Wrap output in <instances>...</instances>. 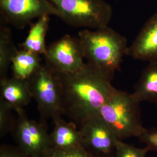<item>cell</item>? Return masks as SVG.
<instances>
[{
  "label": "cell",
  "mask_w": 157,
  "mask_h": 157,
  "mask_svg": "<svg viewBox=\"0 0 157 157\" xmlns=\"http://www.w3.org/2000/svg\"><path fill=\"white\" fill-rule=\"evenodd\" d=\"M59 76L62 115L78 125L98 114L115 89L110 78L87 62L74 73Z\"/></svg>",
  "instance_id": "obj_1"
},
{
  "label": "cell",
  "mask_w": 157,
  "mask_h": 157,
  "mask_svg": "<svg viewBox=\"0 0 157 157\" xmlns=\"http://www.w3.org/2000/svg\"><path fill=\"white\" fill-rule=\"evenodd\" d=\"M84 59L111 80L121 70L128 48L127 40L108 26L78 33Z\"/></svg>",
  "instance_id": "obj_2"
},
{
  "label": "cell",
  "mask_w": 157,
  "mask_h": 157,
  "mask_svg": "<svg viewBox=\"0 0 157 157\" xmlns=\"http://www.w3.org/2000/svg\"><path fill=\"white\" fill-rule=\"evenodd\" d=\"M140 104L132 94L115 88L98 114L119 140L139 138L146 129L141 122Z\"/></svg>",
  "instance_id": "obj_3"
},
{
  "label": "cell",
  "mask_w": 157,
  "mask_h": 157,
  "mask_svg": "<svg viewBox=\"0 0 157 157\" xmlns=\"http://www.w3.org/2000/svg\"><path fill=\"white\" fill-rule=\"evenodd\" d=\"M48 1L56 8L58 17L75 28L105 27L112 18V7L104 0Z\"/></svg>",
  "instance_id": "obj_4"
},
{
  "label": "cell",
  "mask_w": 157,
  "mask_h": 157,
  "mask_svg": "<svg viewBox=\"0 0 157 157\" xmlns=\"http://www.w3.org/2000/svg\"><path fill=\"white\" fill-rule=\"evenodd\" d=\"M33 98L37 103L40 120L52 121L62 115L61 84L58 73L45 63L29 80Z\"/></svg>",
  "instance_id": "obj_5"
},
{
  "label": "cell",
  "mask_w": 157,
  "mask_h": 157,
  "mask_svg": "<svg viewBox=\"0 0 157 157\" xmlns=\"http://www.w3.org/2000/svg\"><path fill=\"white\" fill-rule=\"evenodd\" d=\"M15 112L17 117L11 133L17 146L30 157H50L54 149L46 121L30 119L24 108Z\"/></svg>",
  "instance_id": "obj_6"
},
{
  "label": "cell",
  "mask_w": 157,
  "mask_h": 157,
  "mask_svg": "<svg viewBox=\"0 0 157 157\" xmlns=\"http://www.w3.org/2000/svg\"><path fill=\"white\" fill-rule=\"evenodd\" d=\"M45 15L58 17L48 0H0V21L22 30L35 19Z\"/></svg>",
  "instance_id": "obj_7"
},
{
  "label": "cell",
  "mask_w": 157,
  "mask_h": 157,
  "mask_svg": "<svg viewBox=\"0 0 157 157\" xmlns=\"http://www.w3.org/2000/svg\"><path fill=\"white\" fill-rule=\"evenodd\" d=\"M82 146L93 157H114L119 139L98 113L79 125Z\"/></svg>",
  "instance_id": "obj_8"
},
{
  "label": "cell",
  "mask_w": 157,
  "mask_h": 157,
  "mask_svg": "<svg viewBox=\"0 0 157 157\" xmlns=\"http://www.w3.org/2000/svg\"><path fill=\"white\" fill-rule=\"evenodd\" d=\"M44 56L45 64L59 75L74 73L86 63L78 37L69 34L51 44Z\"/></svg>",
  "instance_id": "obj_9"
},
{
  "label": "cell",
  "mask_w": 157,
  "mask_h": 157,
  "mask_svg": "<svg viewBox=\"0 0 157 157\" xmlns=\"http://www.w3.org/2000/svg\"><path fill=\"white\" fill-rule=\"evenodd\" d=\"M126 56L148 62L157 61V13L144 25L132 44Z\"/></svg>",
  "instance_id": "obj_10"
},
{
  "label": "cell",
  "mask_w": 157,
  "mask_h": 157,
  "mask_svg": "<svg viewBox=\"0 0 157 157\" xmlns=\"http://www.w3.org/2000/svg\"><path fill=\"white\" fill-rule=\"evenodd\" d=\"M0 99L13 111L24 108L33 99L29 80L12 76L0 79Z\"/></svg>",
  "instance_id": "obj_11"
},
{
  "label": "cell",
  "mask_w": 157,
  "mask_h": 157,
  "mask_svg": "<svg viewBox=\"0 0 157 157\" xmlns=\"http://www.w3.org/2000/svg\"><path fill=\"white\" fill-rule=\"evenodd\" d=\"M54 126L50 133L54 150H69L82 147V139L77 124L62 117L53 120Z\"/></svg>",
  "instance_id": "obj_12"
},
{
  "label": "cell",
  "mask_w": 157,
  "mask_h": 157,
  "mask_svg": "<svg viewBox=\"0 0 157 157\" xmlns=\"http://www.w3.org/2000/svg\"><path fill=\"white\" fill-rule=\"evenodd\" d=\"M148 63L135 85L132 94L140 102L157 103V61Z\"/></svg>",
  "instance_id": "obj_13"
},
{
  "label": "cell",
  "mask_w": 157,
  "mask_h": 157,
  "mask_svg": "<svg viewBox=\"0 0 157 157\" xmlns=\"http://www.w3.org/2000/svg\"><path fill=\"white\" fill-rule=\"evenodd\" d=\"M40 55L25 49L17 50L11 60L12 76L29 80L41 66Z\"/></svg>",
  "instance_id": "obj_14"
},
{
  "label": "cell",
  "mask_w": 157,
  "mask_h": 157,
  "mask_svg": "<svg viewBox=\"0 0 157 157\" xmlns=\"http://www.w3.org/2000/svg\"><path fill=\"white\" fill-rule=\"evenodd\" d=\"M50 18L45 15L32 23L27 37L20 45L22 49L32 51L39 55H45L47 50L45 38L49 29Z\"/></svg>",
  "instance_id": "obj_15"
},
{
  "label": "cell",
  "mask_w": 157,
  "mask_h": 157,
  "mask_svg": "<svg viewBox=\"0 0 157 157\" xmlns=\"http://www.w3.org/2000/svg\"><path fill=\"white\" fill-rule=\"evenodd\" d=\"M17 50L11 29L8 25L0 21V79L8 77L12 58Z\"/></svg>",
  "instance_id": "obj_16"
},
{
  "label": "cell",
  "mask_w": 157,
  "mask_h": 157,
  "mask_svg": "<svg viewBox=\"0 0 157 157\" xmlns=\"http://www.w3.org/2000/svg\"><path fill=\"white\" fill-rule=\"evenodd\" d=\"M12 111L5 101L0 99V137L1 139L11 133L14 127L15 118L12 113Z\"/></svg>",
  "instance_id": "obj_17"
},
{
  "label": "cell",
  "mask_w": 157,
  "mask_h": 157,
  "mask_svg": "<svg viewBox=\"0 0 157 157\" xmlns=\"http://www.w3.org/2000/svg\"><path fill=\"white\" fill-rule=\"evenodd\" d=\"M150 149L146 146L144 148H137L119 140L114 157H146Z\"/></svg>",
  "instance_id": "obj_18"
},
{
  "label": "cell",
  "mask_w": 157,
  "mask_h": 157,
  "mask_svg": "<svg viewBox=\"0 0 157 157\" xmlns=\"http://www.w3.org/2000/svg\"><path fill=\"white\" fill-rule=\"evenodd\" d=\"M151 151L157 152V128L145 129L139 138Z\"/></svg>",
  "instance_id": "obj_19"
},
{
  "label": "cell",
  "mask_w": 157,
  "mask_h": 157,
  "mask_svg": "<svg viewBox=\"0 0 157 157\" xmlns=\"http://www.w3.org/2000/svg\"><path fill=\"white\" fill-rule=\"evenodd\" d=\"M49 157H93L84 147L69 150H54Z\"/></svg>",
  "instance_id": "obj_20"
},
{
  "label": "cell",
  "mask_w": 157,
  "mask_h": 157,
  "mask_svg": "<svg viewBox=\"0 0 157 157\" xmlns=\"http://www.w3.org/2000/svg\"><path fill=\"white\" fill-rule=\"evenodd\" d=\"M0 157H31L19 147L3 144L0 147Z\"/></svg>",
  "instance_id": "obj_21"
}]
</instances>
